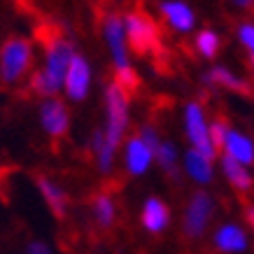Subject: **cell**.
<instances>
[{
    "label": "cell",
    "instance_id": "obj_1",
    "mask_svg": "<svg viewBox=\"0 0 254 254\" xmlns=\"http://www.w3.org/2000/svg\"><path fill=\"white\" fill-rule=\"evenodd\" d=\"M105 105H108V126L105 131L93 133V152L98 156V168L108 173L115 161V152L122 145L124 131L128 126V100L122 86L110 84L105 91Z\"/></svg>",
    "mask_w": 254,
    "mask_h": 254
},
{
    "label": "cell",
    "instance_id": "obj_2",
    "mask_svg": "<svg viewBox=\"0 0 254 254\" xmlns=\"http://www.w3.org/2000/svg\"><path fill=\"white\" fill-rule=\"evenodd\" d=\"M45 49V70L33 77V89L38 93H45V96H54L61 86H65V75H68L70 63L75 59V52L65 38H47Z\"/></svg>",
    "mask_w": 254,
    "mask_h": 254
},
{
    "label": "cell",
    "instance_id": "obj_3",
    "mask_svg": "<svg viewBox=\"0 0 254 254\" xmlns=\"http://www.w3.org/2000/svg\"><path fill=\"white\" fill-rule=\"evenodd\" d=\"M33 61V47L21 38L7 40L0 49V75L5 82H16L26 75V70L31 68Z\"/></svg>",
    "mask_w": 254,
    "mask_h": 254
},
{
    "label": "cell",
    "instance_id": "obj_4",
    "mask_svg": "<svg viewBox=\"0 0 254 254\" xmlns=\"http://www.w3.org/2000/svg\"><path fill=\"white\" fill-rule=\"evenodd\" d=\"M126 38H128V45L135 54H147L159 42V31L149 16L128 14L126 16Z\"/></svg>",
    "mask_w": 254,
    "mask_h": 254
},
{
    "label": "cell",
    "instance_id": "obj_5",
    "mask_svg": "<svg viewBox=\"0 0 254 254\" xmlns=\"http://www.w3.org/2000/svg\"><path fill=\"white\" fill-rule=\"evenodd\" d=\"M185 126H187V135L191 140L193 149H198L200 154H205L208 159H215L217 152L212 147V140H210V126L205 124V117H203V110L196 103H189L185 112Z\"/></svg>",
    "mask_w": 254,
    "mask_h": 254
},
{
    "label": "cell",
    "instance_id": "obj_6",
    "mask_svg": "<svg viewBox=\"0 0 254 254\" xmlns=\"http://www.w3.org/2000/svg\"><path fill=\"white\" fill-rule=\"evenodd\" d=\"M212 215V198L205 191H196L187 205L185 215V233L189 238H198L200 233L205 231V226Z\"/></svg>",
    "mask_w": 254,
    "mask_h": 254
},
{
    "label": "cell",
    "instance_id": "obj_7",
    "mask_svg": "<svg viewBox=\"0 0 254 254\" xmlns=\"http://www.w3.org/2000/svg\"><path fill=\"white\" fill-rule=\"evenodd\" d=\"M40 122H42V128H45L52 138H61L68 131V110L61 100L49 98L42 103L40 108Z\"/></svg>",
    "mask_w": 254,
    "mask_h": 254
},
{
    "label": "cell",
    "instance_id": "obj_8",
    "mask_svg": "<svg viewBox=\"0 0 254 254\" xmlns=\"http://www.w3.org/2000/svg\"><path fill=\"white\" fill-rule=\"evenodd\" d=\"M105 40H108L112 56H115L117 70L131 68L128 59H126V23L119 16H108V21H105Z\"/></svg>",
    "mask_w": 254,
    "mask_h": 254
},
{
    "label": "cell",
    "instance_id": "obj_9",
    "mask_svg": "<svg viewBox=\"0 0 254 254\" xmlns=\"http://www.w3.org/2000/svg\"><path fill=\"white\" fill-rule=\"evenodd\" d=\"M89 84H91V70H89V63L82 59V56H75L72 63H70V70L65 75V93H68L72 100H84L86 91H89Z\"/></svg>",
    "mask_w": 254,
    "mask_h": 254
},
{
    "label": "cell",
    "instance_id": "obj_10",
    "mask_svg": "<svg viewBox=\"0 0 254 254\" xmlns=\"http://www.w3.org/2000/svg\"><path fill=\"white\" fill-rule=\"evenodd\" d=\"M154 159H156L154 149L147 145L140 135H135V138H131L128 142H126L124 161H126V168H128L131 175H142V173H147L149 163L154 161Z\"/></svg>",
    "mask_w": 254,
    "mask_h": 254
},
{
    "label": "cell",
    "instance_id": "obj_11",
    "mask_svg": "<svg viewBox=\"0 0 254 254\" xmlns=\"http://www.w3.org/2000/svg\"><path fill=\"white\" fill-rule=\"evenodd\" d=\"M140 222L149 233H161L170 222V210L161 198H149L142 205V217Z\"/></svg>",
    "mask_w": 254,
    "mask_h": 254
},
{
    "label": "cell",
    "instance_id": "obj_12",
    "mask_svg": "<svg viewBox=\"0 0 254 254\" xmlns=\"http://www.w3.org/2000/svg\"><path fill=\"white\" fill-rule=\"evenodd\" d=\"M38 187H40V193L45 196V203L49 205V210H52V215H54L56 219H61V217L65 215V203H68L63 189L59 185H54L49 177H38Z\"/></svg>",
    "mask_w": 254,
    "mask_h": 254
},
{
    "label": "cell",
    "instance_id": "obj_13",
    "mask_svg": "<svg viewBox=\"0 0 254 254\" xmlns=\"http://www.w3.org/2000/svg\"><path fill=\"white\" fill-rule=\"evenodd\" d=\"M224 152L231 156V159L240 161L243 166H247V163H254V145H252V140H247L245 135H240L238 131H229Z\"/></svg>",
    "mask_w": 254,
    "mask_h": 254
},
{
    "label": "cell",
    "instance_id": "obj_14",
    "mask_svg": "<svg viewBox=\"0 0 254 254\" xmlns=\"http://www.w3.org/2000/svg\"><path fill=\"white\" fill-rule=\"evenodd\" d=\"M161 12H163V16H166V21H168L175 31H180V33L191 31L193 12L187 7L185 2H163Z\"/></svg>",
    "mask_w": 254,
    "mask_h": 254
},
{
    "label": "cell",
    "instance_id": "obj_15",
    "mask_svg": "<svg viewBox=\"0 0 254 254\" xmlns=\"http://www.w3.org/2000/svg\"><path fill=\"white\" fill-rule=\"evenodd\" d=\"M215 245L222 252H243L247 247V238L243 233V229L233 226V224H226V226H222L215 233Z\"/></svg>",
    "mask_w": 254,
    "mask_h": 254
},
{
    "label": "cell",
    "instance_id": "obj_16",
    "mask_svg": "<svg viewBox=\"0 0 254 254\" xmlns=\"http://www.w3.org/2000/svg\"><path fill=\"white\" fill-rule=\"evenodd\" d=\"M222 168H224V175L229 177V182L233 185V189H238V191H250L252 189V177H250L247 168L240 161L231 159L229 154H224Z\"/></svg>",
    "mask_w": 254,
    "mask_h": 254
},
{
    "label": "cell",
    "instance_id": "obj_17",
    "mask_svg": "<svg viewBox=\"0 0 254 254\" xmlns=\"http://www.w3.org/2000/svg\"><path fill=\"white\" fill-rule=\"evenodd\" d=\"M187 173L196 180V182H210L212 180V159L200 154L198 149H189L185 156Z\"/></svg>",
    "mask_w": 254,
    "mask_h": 254
},
{
    "label": "cell",
    "instance_id": "obj_18",
    "mask_svg": "<svg viewBox=\"0 0 254 254\" xmlns=\"http://www.w3.org/2000/svg\"><path fill=\"white\" fill-rule=\"evenodd\" d=\"M205 82L219 84V86H224V89H231V91H236V93H243V96H252V86L247 84V82H243V79H238L236 75H231L229 70H224V68L210 70Z\"/></svg>",
    "mask_w": 254,
    "mask_h": 254
},
{
    "label": "cell",
    "instance_id": "obj_19",
    "mask_svg": "<svg viewBox=\"0 0 254 254\" xmlns=\"http://www.w3.org/2000/svg\"><path fill=\"white\" fill-rule=\"evenodd\" d=\"M93 215H96V219H98L103 229L112 226V222H115V203H112L108 193H98L93 198Z\"/></svg>",
    "mask_w": 254,
    "mask_h": 254
},
{
    "label": "cell",
    "instance_id": "obj_20",
    "mask_svg": "<svg viewBox=\"0 0 254 254\" xmlns=\"http://www.w3.org/2000/svg\"><path fill=\"white\" fill-rule=\"evenodd\" d=\"M196 49H198L205 59H212V56L219 52V38H217L212 31H200L198 35H196Z\"/></svg>",
    "mask_w": 254,
    "mask_h": 254
},
{
    "label": "cell",
    "instance_id": "obj_21",
    "mask_svg": "<svg viewBox=\"0 0 254 254\" xmlns=\"http://www.w3.org/2000/svg\"><path fill=\"white\" fill-rule=\"evenodd\" d=\"M229 124H226V119H215V122L210 124V140H212V147H215V152L219 154V152H224V147H226V135H229Z\"/></svg>",
    "mask_w": 254,
    "mask_h": 254
},
{
    "label": "cell",
    "instance_id": "obj_22",
    "mask_svg": "<svg viewBox=\"0 0 254 254\" xmlns=\"http://www.w3.org/2000/svg\"><path fill=\"white\" fill-rule=\"evenodd\" d=\"M156 161L161 163L163 170H168V173H175V163H177V152L175 147L170 145V142H161L159 149H156Z\"/></svg>",
    "mask_w": 254,
    "mask_h": 254
},
{
    "label": "cell",
    "instance_id": "obj_23",
    "mask_svg": "<svg viewBox=\"0 0 254 254\" xmlns=\"http://www.w3.org/2000/svg\"><path fill=\"white\" fill-rule=\"evenodd\" d=\"M140 138L154 149V156H156V149H159V145H161V140H159V135H156L154 128H152V126H142V128H140Z\"/></svg>",
    "mask_w": 254,
    "mask_h": 254
},
{
    "label": "cell",
    "instance_id": "obj_24",
    "mask_svg": "<svg viewBox=\"0 0 254 254\" xmlns=\"http://www.w3.org/2000/svg\"><path fill=\"white\" fill-rule=\"evenodd\" d=\"M238 35H240V42H243V45H245L250 52H254V26H252V23L240 26Z\"/></svg>",
    "mask_w": 254,
    "mask_h": 254
},
{
    "label": "cell",
    "instance_id": "obj_25",
    "mask_svg": "<svg viewBox=\"0 0 254 254\" xmlns=\"http://www.w3.org/2000/svg\"><path fill=\"white\" fill-rule=\"evenodd\" d=\"M23 254H52V250H49V245H45V243H31V245L26 247V252Z\"/></svg>",
    "mask_w": 254,
    "mask_h": 254
},
{
    "label": "cell",
    "instance_id": "obj_26",
    "mask_svg": "<svg viewBox=\"0 0 254 254\" xmlns=\"http://www.w3.org/2000/svg\"><path fill=\"white\" fill-rule=\"evenodd\" d=\"M245 219H247V224H250V229L254 231V205H247V210H245Z\"/></svg>",
    "mask_w": 254,
    "mask_h": 254
},
{
    "label": "cell",
    "instance_id": "obj_27",
    "mask_svg": "<svg viewBox=\"0 0 254 254\" xmlns=\"http://www.w3.org/2000/svg\"><path fill=\"white\" fill-rule=\"evenodd\" d=\"M236 2H238V5H243V7H250V5H252V0H236Z\"/></svg>",
    "mask_w": 254,
    "mask_h": 254
},
{
    "label": "cell",
    "instance_id": "obj_28",
    "mask_svg": "<svg viewBox=\"0 0 254 254\" xmlns=\"http://www.w3.org/2000/svg\"><path fill=\"white\" fill-rule=\"evenodd\" d=\"M252 68H254V56H252Z\"/></svg>",
    "mask_w": 254,
    "mask_h": 254
}]
</instances>
